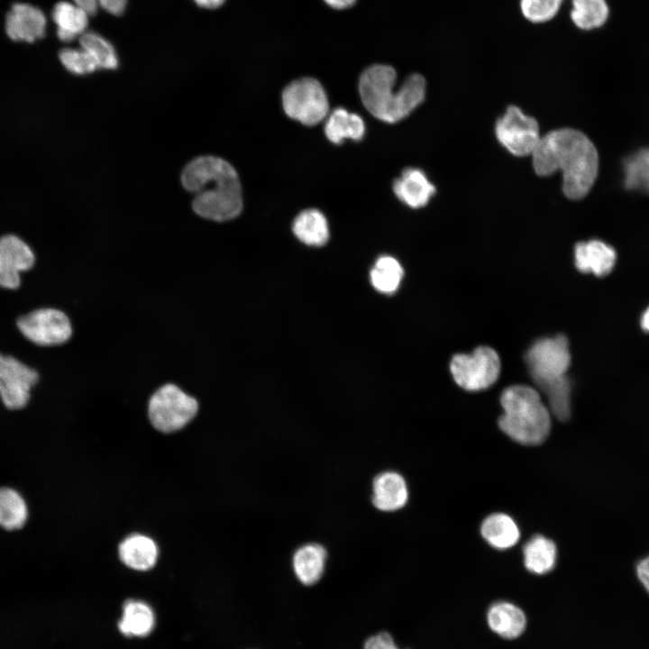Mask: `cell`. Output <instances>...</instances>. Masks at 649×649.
I'll return each mask as SVG.
<instances>
[{"label": "cell", "mask_w": 649, "mask_h": 649, "mask_svg": "<svg viewBox=\"0 0 649 649\" xmlns=\"http://www.w3.org/2000/svg\"><path fill=\"white\" fill-rule=\"evenodd\" d=\"M635 569L638 582L649 596V554L639 560Z\"/></svg>", "instance_id": "d590c367"}, {"label": "cell", "mask_w": 649, "mask_h": 649, "mask_svg": "<svg viewBox=\"0 0 649 649\" xmlns=\"http://www.w3.org/2000/svg\"><path fill=\"white\" fill-rule=\"evenodd\" d=\"M37 255L27 241L14 233L0 236V290L22 288L23 277L33 271Z\"/></svg>", "instance_id": "30bf717a"}, {"label": "cell", "mask_w": 649, "mask_h": 649, "mask_svg": "<svg viewBox=\"0 0 649 649\" xmlns=\"http://www.w3.org/2000/svg\"><path fill=\"white\" fill-rule=\"evenodd\" d=\"M480 534L489 545L498 550L513 547L520 538L517 525L505 513L488 516L481 524Z\"/></svg>", "instance_id": "ffe728a7"}, {"label": "cell", "mask_w": 649, "mask_h": 649, "mask_svg": "<svg viewBox=\"0 0 649 649\" xmlns=\"http://www.w3.org/2000/svg\"><path fill=\"white\" fill-rule=\"evenodd\" d=\"M526 362L536 385L565 376L571 364L567 338L560 334L536 341L526 352Z\"/></svg>", "instance_id": "8fae6325"}, {"label": "cell", "mask_w": 649, "mask_h": 649, "mask_svg": "<svg viewBox=\"0 0 649 649\" xmlns=\"http://www.w3.org/2000/svg\"><path fill=\"white\" fill-rule=\"evenodd\" d=\"M197 5L204 8H217L221 6L225 0H193Z\"/></svg>", "instance_id": "74e56055"}, {"label": "cell", "mask_w": 649, "mask_h": 649, "mask_svg": "<svg viewBox=\"0 0 649 649\" xmlns=\"http://www.w3.org/2000/svg\"><path fill=\"white\" fill-rule=\"evenodd\" d=\"M495 133L500 144L517 157L532 155L541 139L537 121L516 105L497 121Z\"/></svg>", "instance_id": "7c38bea8"}, {"label": "cell", "mask_w": 649, "mask_h": 649, "mask_svg": "<svg viewBox=\"0 0 649 649\" xmlns=\"http://www.w3.org/2000/svg\"><path fill=\"white\" fill-rule=\"evenodd\" d=\"M533 168L541 177L562 174V191L573 200L583 198L593 187L599 172V154L582 132L562 128L541 136L532 153Z\"/></svg>", "instance_id": "6da1fadb"}, {"label": "cell", "mask_w": 649, "mask_h": 649, "mask_svg": "<svg viewBox=\"0 0 649 649\" xmlns=\"http://www.w3.org/2000/svg\"><path fill=\"white\" fill-rule=\"evenodd\" d=\"M181 183L196 194L192 207L199 216L216 222L235 218L242 210L240 180L234 168L215 156H201L183 169Z\"/></svg>", "instance_id": "7a4b0ae2"}, {"label": "cell", "mask_w": 649, "mask_h": 649, "mask_svg": "<svg viewBox=\"0 0 649 649\" xmlns=\"http://www.w3.org/2000/svg\"><path fill=\"white\" fill-rule=\"evenodd\" d=\"M14 326L22 339L40 348L63 345L73 335L69 315L50 306H35L22 313L14 319Z\"/></svg>", "instance_id": "5b68a950"}, {"label": "cell", "mask_w": 649, "mask_h": 649, "mask_svg": "<svg viewBox=\"0 0 649 649\" xmlns=\"http://www.w3.org/2000/svg\"><path fill=\"white\" fill-rule=\"evenodd\" d=\"M571 19L584 31L602 27L608 20L610 8L607 0H571Z\"/></svg>", "instance_id": "484cf974"}, {"label": "cell", "mask_w": 649, "mask_h": 649, "mask_svg": "<svg viewBox=\"0 0 649 649\" xmlns=\"http://www.w3.org/2000/svg\"><path fill=\"white\" fill-rule=\"evenodd\" d=\"M616 261L615 249L600 240L580 242L574 247L575 266L582 273L604 277L612 271Z\"/></svg>", "instance_id": "5bb4252c"}, {"label": "cell", "mask_w": 649, "mask_h": 649, "mask_svg": "<svg viewBox=\"0 0 649 649\" xmlns=\"http://www.w3.org/2000/svg\"><path fill=\"white\" fill-rule=\"evenodd\" d=\"M45 27L44 14L29 4L14 5L6 16V33L13 41L32 42L43 37Z\"/></svg>", "instance_id": "4fadbf2b"}, {"label": "cell", "mask_w": 649, "mask_h": 649, "mask_svg": "<svg viewBox=\"0 0 649 649\" xmlns=\"http://www.w3.org/2000/svg\"><path fill=\"white\" fill-rule=\"evenodd\" d=\"M454 381L463 389L478 391L488 388L498 378L500 360L495 350L480 346L470 354H456L450 363Z\"/></svg>", "instance_id": "ba28073f"}, {"label": "cell", "mask_w": 649, "mask_h": 649, "mask_svg": "<svg viewBox=\"0 0 649 649\" xmlns=\"http://www.w3.org/2000/svg\"><path fill=\"white\" fill-rule=\"evenodd\" d=\"M282 105L288 116L306 125L321 122L329 109L324 89L312 78H300L288 85L282 93Z\"/></svg>", "instance_id": "9c48e42d"}, {"label": "cell", "mask_w": 649, "mask_h": 649, "mask_svg": "<svg viewBox=\"0 0 649 649\" xmlns=\"http://www.w3.org/2000/svg\"><path fill=\"white\" fill-rule=\"evenodd\" d=\"M88 14L75 3L59 2L53 8L52 18L60 41H70L86 32Z\"/></svg>", "instance_id": "7402d4cb"}, {"label": "cell", "mask_w": 649, "mask_h": 649, "mask_svg": "<svg viewBox=\"0 0 649 649\" xmlns=\"http://www.w3.org/2000/svg\"><path fill=\"white\" fill-rule=\"evenodd\" d=\"M197 411V399L172 383L158 388L148 405L151 425L163 433L180 430L196 416Z\"/></svg>", "instance_id": "8992f818"}, {"label": "cell", "mask_w": 649, "mask_h": 649, "mask_svg": "<svg viewBox=\"0 0 649 649\" xmlns=\"http://www.w3.org/2000/svg\"><path fill=\"white\" fill-rule=\"evenodd\" d=\"M624 184L627 189L649 193V148L641 149L623 163Z\"/></svg>", "instance_id": "f1b7e54d"}, {"label": "cell", "mask_w": 649, "mask_h": 649, "mask_svg": "<svg viewBox=\"0 0 649 649\" xmlns=\"http://www.w3.org/2000/svg\"><path fill=\"white\" fill-rule=\"evenodd\" d=\"M121 561L129 568L137 571L151 569L158 560L159 550L156 543L149 536L133 534L119 545Z\"/></svg>", "instance_id": "ac0fdd59"}, {"label": "cell", "mask_w": 649, "mask_h": 649, "mask_svg": "<svg viewBox=\"0 0 649 649\" xmlns=\"http://www.w3.org/2000/svg\"><path fill=\"white\" fill-rule=\"evenodd\" d=\"M640 326L645 333H649V306L644 309L640 317Z\"/></svg>", "instance_id": "f35d334b"}, {"label": "cell", "mask_w": 649, "mask_h": 649, "mask_svg": "<svg viewBox=\"0 0 649 649\" xmlns=\"http://www.w3.org/2000/svg\"><path fill=\"white\" fill-rule=\"evenodd\" d=\"M293 232L307 245L322 246L329 239L327 221L316 209H307L297 215L293 223Z\"/></svg>", "instance_id": "cb8c5ba5"}, {"label": "cell", "mask_w": 649, "mask_h": 649, "mask_svg": "<svg viewBox=\"0 0 649 649\" xmlns=\"http://www.w3.org/2000/svg\"><path fill=\"white\" fill-rule=\"evenodd\" d=\"M27 517L28 508L23 497L11 488H0V526L16 530L24 526Z\"/></svg>", "instance_id": "4316f807"}, {"label": "cell", "mask_w": 649, "mask_h": 649, "mask_svg": "<svg viewBox=\"0 0 649 649\" xmlns=\"http://www.w3.org/2000/svg\"><path fill=\"white\" fill-rule=\"evenodd\" d=\"M487 623L492 632L504 639H516L526 628V616L516 605L497 601L487 611Z\"/></svg>", "instance_id": "e0dca14e"}, {"label": "cell", "mask_w": 649, "mask_h": 649, "mask_svg": "<svg viewBox=\"0 0 649 649\" xmlns=\"http://www.w3.org/2000/svg\"><path fill=\"white\" fill-rule=\"evenodd\" d=\"M563 0H521L523 15L532 23H544L553 19Z\"/></svg>", "instance_id": "1f68e13d"}, {"label": "cell", "mask_w": 649, "mask_h": 649, "mask_svg": "<svg viewBox=\"0 0 649 649\" xmlns=\"http://www.w3.org/2000/svg\"><path fill=\"white\" fill-rule=\"evenodd\" d=\"M523 557L526 570L538 575L545 574L556 564V545L545 536L536 535L524 545Z\"/></svg>", "instance_id": "603a6c76"}, {"label": "cell", "mask_w": 649, "mask_h": 649, "mask_svg": "<svg viewBox=\"0 0 649 649\" xmlns=\"http://www.w3.org/2000/svg\"><path fill=\"white\" fill-rule=\"evenodd\" d=\"M126 2L127 0H74V3L88 15L96 14L99 6L112 14H121L126 6Z\"/></svg>", "instance_id": "836d02e7"}, {"label": "cell", "mask_w": 649, "mask_h": 649, "mask_svg": "<svg viewBox=\"0 0 649 649\" xmlns=\"http://www.w3.org/2000/svg\"><path fill=\"white\" fill-rule=\"evenodd\" d=\"M329 6L335 9L351 7L356 0H324Z\"/></svg>", "instance_id": "8d00e7d4"}, {"label": "cell", "mask_w": 649, "mask_h": 649, "mask_svg": "<svg viewBox=\"0 0 649 649\" xmlns=\"http://www.w3.org/2000/svg\"><path fill=\"white\" fill-rule=\"evenodd\" d=\"M503 415L498 419L500 430L523 445H539L549 435L550 412L536 389L526 385H513L500 396Z\"/></svg>", "instance_id": "277c9868"}, {"label": "cell", "mask_w": 649, "mask_h": 649, "mask_svg": "<svg viewBox=\"0 0 649 649\" xmlns=\"http://www.w3.org/2000/svg\"><path fill=\"white\" fill-rule=\"evenodd\" d=\"M326 557L324 547L319 544L311 543L300 546L292 559L297 580L306 586L318 582L324 572Z\"/></svg>", "instance_id": "d6986e66"}, {"label": "cell", "mask_w": 649, "mask_h": 649, "mask_svg": "<svg viewBox=\"0 0 649 649\" xmlns=\"http://www.w3.org/2000/svg\"><path fill=\"white\" fill-rule=\"evenodd\" d=\"M546 396L552 413L560 421L571 416V382L567 376L537 385Z\"/></svg>", "instance_id": "83f0119b"}, {"label": "cell", "mask_w": 649, "mask_h": 649, "mask_svg": "<svg viewBox=\"0 0 649 649\" xmlns=\"http://www.w3.org/2000/svg\"><path fill=\"white\" fill-rule=\"evenodd\" d=\"M393 190L397 197L412 208L425 206L435 193V187L419 169H406L394 181Z\"/></svg>", "instance_id": "2e32d148"}, {"label": "cell", "mask_w": 649, "mask_h": 649, "mask_svg": "<svg viewBox=\"0 0 649 649\" xmlns=\"http://www.w3.org/2000/svg\"><path fill=\"white\" fill-rule=\"evenodd\" d=\"M396 70L388 65L367 68L359 80V93L366 109L378 119L396 123L407 117L425 99L426 83L412 74L395 90Z\"/></svg>", "instance_id": "3957f363"}, {"label": "cell", "mask_w": 649, "mask_h": 649, "mask_svg": "<svg viewBox=\"0 0 649 649\" xmlns=\"http://www.w3.org/2000/svg\"><path fill=\"white\" fill-rule=\"evenodd\" d=\"M59 57L63 67L76 75L92 73L98 69L93 58L82 48L63 49L59 51Z\"/></svg>", "instance_id": "d6a6232c"}, {"label": "cell", "mask_w": 649, "mask_h": 649, "mask_svg": "<svg viewBox=\"0 0 649 649\" xmlns=\"http://www.w3.org/2000/svg\"><path fill=\"white\" fill-rule=\"evenodd\" d=\"M324 132L332 142L339 144L344 139L361 140L364 134L365 126L359 115L351 114L343 108H336L329 115Z\"/></svg>", "instance_id": "d4e9b609"}, {"label": "cell", "mask_w": 649, "mask_h": 649, "mask_svg": "<svg viewBox=\"0 0 649 649\" xmlns=\"http://www.w3.org/2000/svg\"><path fill=\"white\" fill-rule=\"evenodd\" d=\"M403 273V269L396 259L390 256H382L376 261L370 271V280L378 291L392 294L398 289Z\"/></svg>", "instance_id": "f546056e"}, {"label": "cell", "mask_w": 649, "mask_h": 649, "mask_svg": "<svg viewBox=\"0 0 649 649\" xmlns=\"http://www.w3.org/2000/svg\"><path fill=\"white\" fill-rule=\"evenodd\" d=\"M80 48L85 50L95 60L98 69H114L118 59L113 45L100 34L94 32H84L79 39Z\"/></svg>", "instance_id": "4dcf8cb0"}, {"label": "cell", "mask_w": 649, "mask_h": 649, "mask_svg": "<svg viewBox=\"0 0 649 649\" xmlns=\"http://www.w3.org/2000/svg\"><path fill=\"white\" fill-rule=\"evenodd\" d=\"M154 624V612L145 602L129 599L123 604L118 628L125 636L144 637L151 633Z\"/></svg>", "instance_id": "44dd1931"}, {"label": "cell", "mask_w": 649, "mask_h": 649, "mask_svg": "<svg viewBox=\"0 0 649 649\" xmlns=\"http://www.w3.org/2000/svg\"><path fill=\"white\" fill-rule=\"evenodd\" d=\"M407 499V486L399 473L388 471L374 478L371 501L377 509L384 512L396 511L402 508Z\"/></svg>", "instance_id": "9a60e30c"}, {"label": "cell", "mask_w": 649, "mask_h": 649, "mask_svg": "<svg viewBox=\"0 0 649 649\" xmlns=\"http://www.w3.org/2000/svg\"><path fill=\"white\" fill-rule=\"evenodd\" d=\"M363 649H400L393 637L387 632H380L370 636L364 643Z\"/></svg>", "instance_id": "e575fe53"}, {"label": "cell", "mask_w": 649, "mask_h": 649, "mask_svg": "<svg viewBox=\"0 0 649 649\" xmlns=\"http://www.w3.org/2000/svg\"><path fill=\"white\" fill-rule=\"evenodd\" d=\"M40 380L36 367L0 351V401L5 408L14 411L26 407Z\"/></svg>", "instance_id": "52a82bcc"}]
</instances>
